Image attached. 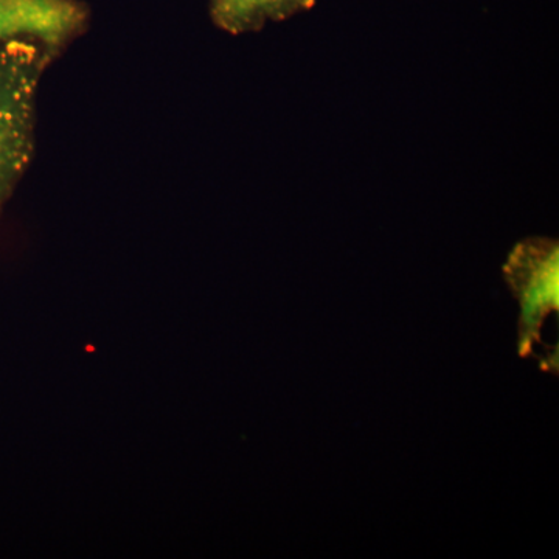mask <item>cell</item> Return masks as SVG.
Listing matches in <instances>:
<instances>
[{
    "label": "cell",
    "mask_w": 559,
    "mask_h": 559,
    "mask_svg": "<svg viewBox=\"0 0 559 559\" xmlns=\"http://www.w3.org/2000/svg\"><path fill=\"white\" fill-rule=\"evenodd\" d=\"M46 55L35 40L0 44V202L32 150L33 109Z\"/></svg>",
    "instance_id": "cell-1"
},
{
    "label": "cell",
    "mask_w": 559,
    "mask_h": 559,
    "mask_svg": "<svg viewBox=\"0 0 559 559\" xmlns=\"http://www.w3.org/2000/svg\"><path fill=\"white\" fill-rule=\"evenodd\" d=\"M527 320V341L547 314L558 308V242L530 238L520 242L503 267Z\"/></svg>",
    "instance_id": "cell-2"
},
{
    "label": "cell",
    "mask_w": 559,
    "mask_h": 559,
    "mask_svg": "<svg viewBox=\"0 0 559 559\" xmlns=\"http://www.w3.org/2000/svg\"><path fill=\"white\" fill-rule=\"evenodd\" d=\"M83 22L84 11L73 0H0V44L31 39L55 47L75 35Z\"/></svg>",
    "instance_id": "cell-3"
},
{
    "label": "cell",
    "mask_w": 559,
    "mask_h": 559,
    "mask_svg": "<svg viewBox=\"0 0 559 559\" xmlns=\"http://www.w3.org/2000/svg\"><path fill=\"white\" fill-rule=\"evenodd\" d=\"M318 0H209L210 14L223 31L241 35L307 13Z\"/></svg>",
    "instance_id": "cell-4"
}]
</instances>
